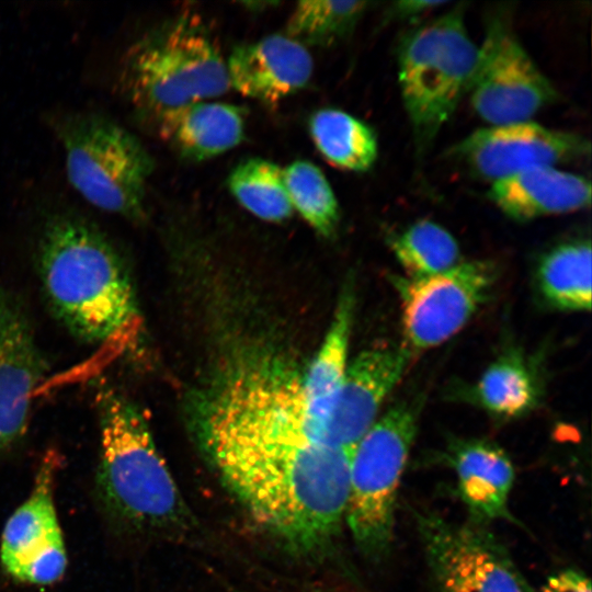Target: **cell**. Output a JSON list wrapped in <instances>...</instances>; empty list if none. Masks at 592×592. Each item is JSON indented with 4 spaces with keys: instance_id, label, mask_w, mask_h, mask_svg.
<instances>
[{
    "instance_id": "4316f807",
    "label": "cell",
    "mask_w": 592,
    "mask_h": 592,
    "mask_svg": "<svg viewBox=\"0 0 592 592\" xmlns=\"http://www.w3.org/2000/svg\"><path fill=\"white\" fill-rule=\"evenodd\" d=\"M66 566L67 555L61 534L30 555L13 578L33 584H50L62 577Z\"/></svg>"
},
{
    "instance_id": "7a4b0ae2",
    "label": "cell",
    "mask_w": 592,
    "mask_h": 592,
    "mask_svg": "<svg viewBox=\"0 0 592 592\" xmlns=\"http://www.w3.org/2000/svg\"><path fill=\"white\" fill-rule=\"evenodd\" d=\"M43 294L54 317L76 338L98 343L138 316L126 263L111 238L66 208L45 216L36 242Z\"/></svg>"
},
{
    "instance_id": "3957f363",
    "label": "cell",
    "mask_w": 592,
    "mask_h": 592,
    "mask_svg": "<svg viewBox=\"0 0 592 592\" xmlns=\"http://www.w3.org/2000/svg\"><path fill=\"white\" fill-rule=\"evenodd\" d=\"M95 406L100 425L96 487L104 509L135 531L186 528L189 510L144 414L109 385L98 387Z\"/></svg>"
},
{
    "instance_id": "5b68a950",
    "label": "cell",
    "mask_w": 592,
    "mask_h": 592,
    "mask_svg": "<svg viewBox=\"0 0 592 592\" xmlns=\"http://www.w3.org/2000/svg\"><path fill=\"white\" fill-rule=\"evenodd\" d=\"M67 179L95 208L132 223L146 219V190L153 160L140 140L109 115L76 111L52 122Z\"/></svg>"
},
{
    "instance_id": "cb8c5ba5",
    "label": "cell",
    "mask_w": 592,
    "mask_h": 592,
    "mask_svg": "<svg viewBox=\"0 0 592 592\" xmlns=\"http://www.w3.org/2000/svg\"><path fill=\"white\" fill-rule=\"evenodd\" d=\"M389 244L406 276L411 278L434 275L462 262L453 235L429 219L415 221L392 236Z\"/></svg>"
},
{
    "instance_id": "ac0fdd59",
    "label": "cell",
    "mask_w": 592,
    "mask_h": 592,
    "mask_svg": "<svg viewBox=\"0 0 592 592\" xmlns=\"http://www.w3.org/2000/svg\"><path fill=\"white\" fill-rule=\"evenodd\" d=\"M354 311L353 287L343 288L330 328L301 377L305 411L315 441L325 445V426L342 385ZM326 446V445H325Z\"/></svg>"
},
{
    "instance_id": "44dd1931",
    "label": "cell",
    "mask_w": 592,
    "mask_h": 592,
    "mask_svg": "<svg viewBox=\"0 0 592 592\" xmlns=\"http://www.w3.org/2000/svg\"><path fill=\"white\" fill-rule=\"evenodd\" d=\"M309 132L321 156L340 169L364 172L377 159L375 132L344 111L331 107L318 110L309 119Z\"/></svg>"
},
{
    "instance_id": "52a82bcc",
    "label": "cell",
    "mask_w": 592,
    "mask_h": 592,
    "mask_svg": "<svg viewBox=\"0 0 592 592\" xmlns=\"http://www.w3.org/2000/svg\"><path fill=\"white\" fill-rule=\"evenodd\" d=\"M418 400L391 406L354 446L344 521L360 551L379 562L390 553L398 489L415 439Z\"/></svg>"
},
{
    "instance_id": "2e32d148",
    "label": "cell",
    "mask_w": 592,
    "mask_h": 592,
    "mask_svg": "<svg viewBox=\"0 0 592 592\" xmlns=\"http://www.w3.org/2000/svg\"><path fill=\"white\" fill-rule=\"evenodd\" d=\"M491 202L516 220L568 214L591 204V182L556 167L527 170L491 183Z\"/></svg>"
},
{
    "instance_id": "6da1fadb",
    "label": "cell",
    "mask_w": 592,
    "mask_h": 592,
    "mask_svg": "<svg viewBox=\"0 0 592 592\" xmlns=\"http://www.w3.org/2000/svg\"><path fill=\"white\" fill-rule=\"evenodd\" d=\"M202 439L223 480L291 553H327L344 521L353 449L315 443L286 413L203 418Z\"/></svg>"
},
{
    "instance_id": "e0dca14e",
    "label": "cell",
    "mask_w": 592,
    "mask_h": 592,
    "mask_svg": "<svg viewBox=\"0 0 592 592\" xmlns=\"http://www.w3.org/2000/svg\"><path fill=\"white\" fill-rule=\"evenodd\" d=\"M159 136L180 156L201 161L238 146L244 134L240 107L220 102H195L171 110L153 122Z\"/></svg>"
},
{
    "instance_id": "8992f818",
    "label": "cell",
    "mask_w": 592,
    "mask_h": 592,
    "mask_svg": "<svg viewBox=\"0 0 592 592\" xmlns=\"http://www.w3.org/2000/svg\"><path fill=\"white\" fill-rule=\"evenodd\" d=\"M477 55L462 5L402 37L398 82L419 155L428 151L468 92Z\"/></svg>"
},
{
    "instance_id": "f1b7e54d",
    "label": "cell",
    "mask_w": 592,
    "mask_h": 592,
    "mask_svg": "<svg viewBox=\"0 0 592 592\" xmlns=\"http://www.w3.org/2000/svg\"><path fill=\"white\" fill-rule=\"evenodd\" d=\"M446 1L430 0H403L395 2L390 8V18L397 20H414L439 7L445 5Z\"/></svg>"
},
{
    "instance_id": "5bb4252c",
    "label": "cell",
    "mask_w": 592,
    "mask_h": 592,
    "mask_svg": "<svg viewBox=\"0 0 592 592\" xmlns=\"http://www.w3.org/2000/svg\"><path fill=\"white\" fill-rule=\"evenodd\" d=\"M226 68L231 88L272 105L309 82L314 62L304 45L287 35L273 34L235 47Z\"/></svg>"
},
{
    "instance_id": "d6986e66",
    "label": "cell",
    "mask_w": 592,
    "mask_h": 592,
    "mask_svg": "<svg viewBox=\"0 0 592 592\" xmlns=\"http://www.w3.org/2000/svg\"><path fill=\"white\" fill-rule=\"evenodd\" d=\"M53 465L49 458L43 464L31 496L3 528L0 558L12 577L30 555L61 535L53 501Z\"/></svg>"
},
{
    "instance_id": "8fae6325",
    "label": "cell",
    "mask_w": 592,
    "mask_h": 592,
    "mask_svg": "<svg viewBox=\"0 0 592 592\" xmlns=\"http://www.w3.org/2000/svg\"><path fill=\"white\" fill-rule=\"evenodd\" d=\"M453 152L476 175L492 183L589 156L590 143L578 134L525 121L479 128L459 141Z\"/></svg>"
},
{
    "instance_id": "30bf717a",
    "label": "cell",
    "mask_w": 592,
    "mask_h": 592,
    "mask_svg": "<svg viewBox=\"0 0 592 592\" xmlns=\"http://www.w3.org/2000/svg\"><path fill=\"white\" fill-rule=\"evenodd\" d=\"M496 274L487 261H462L425 277H394L401 301L402 345L414 356L455 335L488 298Z\"/></svg>"
},
{
    "instance_id": "d4e9b609",
    "label": "cell",
    "mask_w": 592,
    "mask_h": 592,
    "mask_svg": "<svg viewBox=\"0 0 592 592\" xmlns=\"http://www.w3.org/2000/svg\"><path fill=\"white\" fill-rule=\"evenodd\" d=\"M368 4L366 1H300L288 18L287 36L304 46L329 47L352 34Z\"/></svg>"
},
{
    "instance_id": "484cf974",
    "label": "cell",
    "mask_w": 592,
    "mask_h": 592,
    "mask_svg": "<svg viewBox=\"0 0 592 592\" xmlns=\"http://www.w3.org/2000/svg\"><path fill=\"white\" fill-rule=\"evenodd\" d=\"M283 170L293 210L319 235L332 236L340 220V209L323 172L307 160H296Z\"/></svg>"
},
{
    "instance_id": "4fadbf2b",
    "label": "cell",
    "mask_w": 592,
    "mask_h": 592,
    "mask_svg": "<svg viewBox=\"0 0 592 592\" xmlns=\"http://www.w3.org/2000/svg\"><path fill=\"white\" fill-rule=\"evenodd\" d=\"M45 363L29 319L0 283V454L21 441Z\"/></svg>"
},
{
    "instance_id": "ba28073f",
    "label": "cell",
    "mask_w": 592,
    "mask_h": 592,
    "mask_svg": "<svg viewBox=\"0 0 592 592\" xmlns=\"http://www.w3.org/2000/svg\"><path fill=\"white\" fill-rule=\"evenodd\" d=\"M435 592H534L506 547L485 525L413 510Z\"/></svg>"
},
{
    "instance_id": "7402d4cb",
    "label": "cell",
    "mask_w": 592,
    "mask_h": 592,
    "mask_svg": "<svg viewBox=\"0 0 592 592\" xmlns=\"http://www.w3.org/2000/svg\"><path fill=\"white\" fill-rule=\"evenodd\" d=\"M591 255L589 240H573L542 257L537 282L550 306L572 311L591 308Z\"/></svg>"
},
{
    "instance_id": "83f0119b",
    "label": "cell",
    "mask_w": 592,
    "mask_h": 592,
    "mask_svg": "<svg viewBox=\"0 0 592 592\" xmlns=\"http://www.w3.org/2000/svg\"><path fill=\"white\" fill-rule=\"evenodd\" d=\"M542 592H591V582L582 570L566 568L550 574Z\"/></svg>"
},
{
    "instance_id": "277c9868",
    "label": "cell",
    "mask_w": 592,
    "mask_h": 592,
    "mask_svg": "<svg viewBox=\"0 0 592 592\" xmlns=\"http://www.w3.org/2000/svg\"><path fill=\"white\" fill-rule=\"evenodd\" d=\"M118 81L134 110L152 122L230 88L217 44L191 15L168 21L137 39L122 59Z\"/></svg>"
},
{
    "instance_id": "603a6c76",
    "label": "cell",
    "mask_w": 592,
    "mask_h": 592,
    "mask_svg": "<svg viewBox=\"0 0 592 592\" xmlns=\"http://www.w3.org/2000/svg\"><path fill=\"white\" fill-rule=\"evenodd\" d=\"M228 187L243 208L263 220L282 221L293 213L284 170L270 160L249 158L241 161L229 174Z\"/></svg>"
},
{
    "instance_id": "ffe728a7",
    "label": "cell",
    "mask_w": 592,
    "mask_h": 592,
    "mask_svg": "<svg viewBox=\"0 0 592 592\" xmlns=\"http://www.w3.org/2000/svg\"><path fill=\"white\" fill-rule=\"evenodd\" d=\"M471 394L488 413L511 420L531 412L538 403L539 382L531 365L510 352L487 367Z\"/></svg>"
},
{
    "instance_id": "9c48e42d",
    "label": "cell",
    "mask_w": 592,
    "mask_h": 592,
    "mask_svg": "<svg viewBox=\"0 0 592 592\" xmlns=\"http://www.w3.org/2000/svg\"><path fill=\"white\" fill-rule=\"evenodd\" d=\"M467 93L489 126L532 121L557 99L555 87L502 15L486 25Z\"/></svg>"
},
{
    "instance_id": "9a60e30c",
    "label": "cell",
    "mask_w": 592,
    "mask_h": 592,
    "mask_svg": "<svg viewBox=\"0 0 592 592\" xmlns=\"http://www.w3.org/2000/svg\"><path fill=\"white\" fill-rule=\"evenodd\" d=\"M445 457L456 475L457 491L470 522L487 526L497 520L514 521L509 498L515 471L500 446L488 440H456Z\"/></svg>"
},
{
    "instance_id": "7c38bea8",
    "label": "cell",
    "mask_w": 592,
    "mask_h": 592,
    "mask_svg": "<svg viewBox=\"0 0 592 592\" xmlns=\"http://www.w3.org/2000/svg\"><path fill=\"white\" fill-rule=\"evenodd\" d=\"M412 357L402 343L388 342L363 350L348 364L325 426L326 446L354 448L376 421L382 403L399 383Z\"/></svg>"
}]
</instances>
